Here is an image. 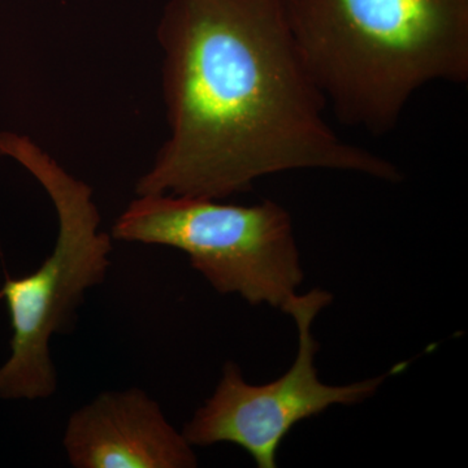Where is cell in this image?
Here are the masks:
<instances>
[{"label":"cell","mask_w":468,"mask_h":468,"mask_svg":"<svg viewBox=\"0 0 468 468\" xmlns=\"http://www.w3.org/2000/svg\"><path fill=\"white\" fill-rule=\"evenodd\" d=\"M169 137L135 192L224 199L266 176L354 172L399 183L392 162L344 141L282 0H169L158 27Z\"/></svg>","instance_id":"cell-1"},{"label":"cell","mask_w":468,"mask_h":468,"mask_svg":"<svg viewBox=\"0 0 468 468\" xmlns=\"http://www.w3.org/2000/svg\"><path fill=\"white\" fill-rule=\"evenodd\" d=\"M302 58L345 124L381 135L431 82L468 79V0H282Z\"/></svg>","instance_id":"cell-2"},{"label":"cell","mask_w":468,"mask_h":468,"mask_svg":"<svg viewBox=\"0 0 468 468\" xmlns=\"http://www.w3.org/2000/svg\"><path fill=\"white\" fill-rule=\"evenodd\" d=\"M0 154L17 160L38 180L58 221L50 257L30 275L7 277L0 289L14 329L11 358L0 368V399H48L58 384L50 338L69 328L85 292L106 279L112 245L109 234L100 230L89 185L24 135L0 133Z\"/></svg>","instance_id":"cell-3"},{"label":"cell","mask_w":468,"mask_h":468,"mask_svg":"<svg viewBox=\"0 0 468 468\" xmlns=\"http://www.w3.org/2000/svg\"><path fill=\"white\" fill-rule=\"evenodd\" d=\"M112 237L177 249L212 288L252 306L284 310L303 280L291 215L272 201L144 194L117 218Z\"/></svg>","instance_id":"cell-4"},{"label":"cell","mask_w":468,"mask_h":468,"mask_svg":"<svg viewBox=\"0 0 468 468\" xmlns=\"http://www.w3.org/2000/svg\"><path fill=\"white\" fill-rule=\"evenodd\" d=\"M331 302L332 295L322 289L295 294L282 310L294 319L298 331L292 367L277 380L251 385L236 363H226L215 393L184 427L186 441L192 446L233 443L249 452L258 467L275 468L280 445L292 427L332 406L371 399L390 372L338 387L324 384L318 377L314 359L319 346L311 326Z\"/></svg>","instance_id":"cell-5"},{"label":"cell","mask_w":468,"mask_h":468,"mask_svg":"<svg viewBox=\"0 0 468 468\" xmlns=\"http://www.w3.org/2000/svg\"><path fill=\"white\" fill-rule=\"evenodd\" d=\"M76 468H190L196 454L144 390L101 393L73 412L64 433Z\"/></svg>","instance_id":"cell-6"}]
</instances>
